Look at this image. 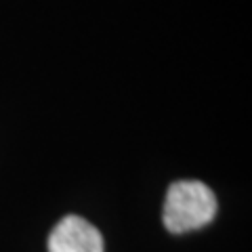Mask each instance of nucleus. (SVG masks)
I'll return each instance as SVG.
<instances>
[{"instance_id": "1", "label": "nucleus", "mask_w": 252, "mask_h": 252, "mask_svg": "<svg viewBox=\"0 0 252 252\" xmlns=\"http://www.w3.org/2000/svg\"><path fill=\"white\" fill-rule=\"evenodd\" d=\"M217 215L215 191L202 181H177L168 187L164 202V227L170 233H185L208 225Z\"/></svg>"}, {"instance_id": "2", "label": "nucleus", "mask_w": 252, "mask_h": 252, "mask_svg": "<svg viewBox=\"0 0 252 252\" xmlns=\"http://www.w3.org/2000/svg\"><path fill=\"white\" fill-rule=\"evenodd\" d=\"M49 252H103V238L89 220L69 215L53 227Z\"/></svg>"}]
</instances>
